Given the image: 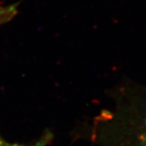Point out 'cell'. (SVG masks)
Returning a JSON list of instances; mask_svg holds the SVG:
<instances>
[{"label":"cell","mask_w":146,"mask_h":146,"mask_svg":"<svg viewBox=\"0 0 146 146\" xmlns=\"http://www.w3.org/2000/svg\"><path fill=\"white\" fill-rule=\"evenodd\" d=\"M112 106L94 121L96 146H146V84L125 81L114 88Z\"/></svg>","instance_id":"cell-1"},{"label":"cell","mask_w":146,"mask_h":146,"mask_svg":"<svg viewBox=\"0 0 146 146\" xmlns=\"http://www.w3.org/2000/svg\"><path fill=\"white\" fill-rule=\"evenodd\" d=\"M53 139L52 133L46 132L36 142L30 144V145H25V144H19V143H14L11 142L5 139L0 133V146H47L50 144Z\"/></svg>","instance_id":"cell-2"},{"label":"cell","mask_w":146,"mask_h":146,"mask_svg":"<svg viewBox=\"0 0 146 146\" xmlns=\"http://www.w3.org/2000/svg\"><path fill=\"white\" fill-rule=\"evenodd\" d=\"M16 5H11L0 8V25L11 20L16 14Z\"/></svg>","instance_id":"cell-3"}]
</instances>
